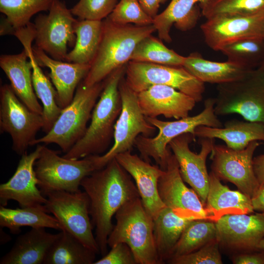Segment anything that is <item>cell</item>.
<instances>
[{
  "label": "cell",
  "mask_w": 264,
  "mask_h": 264,
  "mask_svg": "<svg viewBox=\"0 0 264 264\" xmlns=\"http://www.w3.org/2000/svg\"><path fill=\"white\" fill-rule=\"evenodd\" d=\"M235 264H264V253L242 254L233 259Z\"/></svg>",
  "instance_id": "43"
},
{
  "label": "cell",
  "mask_w": 264,
  "mask_h": 264,
  "mask_svg": "<svg viewBox=\"0 0 264 264\" xmlns=\"http://www.w3.org/2000/svg\"><path fill=\"white\" fill-rule=\"evenodd\" d=\"M42 148V145L37 144L34 151L23 154L14 175L6 182L0 185V205L6 206L9 200H14L21 207H39L45 210L47 199L39 189L34 169Z\"/></svg>",
  "instance_id": "18"
},
{
  "label": "cell",
  "mask_w": 264,
  "mask_h": 264,
  "mask_svg": "<svg viewBox=\"0 0 264 264\" xmlns=\"http://www.w3.org/2000/svg\"><path fill=\"white\" fill-rule=\"evenodd\" d=\"M54 0H0V12L6 18L0 25V34H12L29 25L32 17L48 11Z\"/></svg>",
  "instance_id": "31"
},
{
  "label": "cell",
  "mask_w": 264,
  "mask_h": 264,
  "mask_svg": "<svg viewBox=\"0 0 264 264\" xmlns=\"http://www.w3.org/2000/svg\"><path fill=\"white\" fill-rule=\"evenodd\" d=\"M251 201L254 210L264 212V183L260 185L251 198Z\"/></svg>",
  "instance_id": "46"
},
{
  "label": "cell",
  "mask_w": 264,
  "mask_h": 264,
  "mask_svg": "<svg viewBox=\"0 0 264 264\" xmlns=\"http://www.w3.org/2000/svg\"><path fill=\"white\" fill-rule=\"evenodd\" d=\"M258 68L263 72L264 74V60L261 63Z\"/></svg>",
  "instance_id": "49"
},
{
  "label": "cell",
  "mask_w": 264,
  "mask_h": 264,
  "mask_svg": "<svg viewBox=\"0 0 264 264\" xmlns=\"http://www.w3.org/2000/svg\"><path fill=\"white\" fill-rule=\"evenodd\" d=\"M93 264H137V262L130 247L120 242L111 247L108 253Z\"/></svg>",
  "instance_id": "42"
},
{
  "label": "cell",
  "mask_w": 264,
  "mask_h": 264,
  "mask_svg": "<svg viewBox=\"0 0 264 264\" xmlns=\"http://www.w3.org/2000/svg\"><path fill=\"white\" fill-rule=\"evenodd\" d=\"M182 66L201 82L218 85L239 80L253 69L228 60H207L197 53L185 57Z\"/></svg>",
  "instance_id": "29"
},
{
  "label": "cell",
  "mask_w": 264,
  "mask_h": 264,
  "mask_svg": "<svg viewBox=\"0 0 264 264\" xmlns=\"http://www.w3.org/2000/svg\"><path fill=\"white\" fill-rule=\"evenodd\" d=\"M220 51L228 61L254 69L264 60V38L237 40L225 45Z\"/></svg>",
  "instance_id": "37"
},
{
  "label": "cell",
  "mask_w": 264,
  "mask_h": 264,
  "mask_svg": "<svg viewBox=\"0 0 264 264\" xmlns=\"http://www.w3.org/2000/svg\"><path fill=\"white\" fill-rule=\"evenodd\" d=\"M52 245L44 264H93L96 252L66 230Z\"/></svg>",
  "instance_id": "34"
},
{
  "label": "cell",
  "mask_w": 264,
  "mask_h": 264,
  "mask_svg": "<svg viewBox=\"0 0 264 264\" xmlns=\"http://www.w3.org/2000/svg\"><path fill=\"white\" fill-rule=\"evenodd\" d=\"M47 199L44 205L48 213L52 214L62 227L78 239L86 246L99 254V249L92 233L89 218V199L87 193L54 191L43 194Z\"/></svg>",
  "instance_id": "10"
},
{
  "label": "cell",
  "mask_w": 264,
  "mask_h": 264,
  "mask_svg": "<svg viewBox=\"0 0 264 264\" xmlns=\"http://www.w3.org/2000/svg\"><path fill=\"white\" fill-rule=\"evenodd\" d=\"M217 90V116L237 113L248 121L264 125V74L259 68L239 80L218 85Z\"/></svg>",
  "instance_id": "8"
},
{
  "label": "cell",
  "mask_w": 264,
  "mask_h": 264,
  "mask_svg": "<svg viewBox=\"0 0 264 264\" xmlns=\"http://www.w3.org/2000/svg\"><path fill=\"white\" fill-rule=\"evenodd\" d=\"M137 96L139 107L146 117L184 118L197 103L190 96L165 85L152 86L137 93Z\"/></svg>",
  "instance_id": "21"
},
{
  "label": "cell",
  "mask_w": 264,
  "mask_h": 264,
  "mask_svg": "<svg viewBox=\"0 0 264 264\" xmlns=\"http://www.w3.org/2000/svg\"><path fill=\"white\" fill-rule=\"evenodd\" d=\"M44 208L21 207L11 209L0 206V226L7 228L14 234L21 232V227L49 228L62 231L57 219Z\"/></svg>",
  "instance_id": "32"
},
{
  "label": "cell",
  "mask_w": 264,
  "mask_h": 264,
  "mask_svg": "<svg viewBox=\"0 0 264 264\" xmlns=\"http://www.w3.org/2000/svg\"><path fill=\"white\" fill-rule=\"evenodd\" d=\"M253 165L256 176L262 185L264 183V153L253 158Z\"/></svg>",
  "instance_id": "45"
},
{
  "label": "cell",
  "mask_w": 264,
  "mask_h": 264,
  "mask_svg": "<svg viewBox=\"0 0 264 264\" xmlns=\"http://www.w3.org/2000/svg\"><path fill=\"white\" fill-rule=\"evenodd\" d=\"M195 140L194 135L185 133L173 139L168 146L177 161L183 180L194 190L205 206L209 187L206 159L215 141L214 139L200 138L201 149L196 154L189 148V144Z\"/></svg>",
  "instance_id": "16"
},
{
  "label": "cell",
  "mask_w": 264,
  "mask_h": 264,
  "mask_svg": "<svg viewBox=\"0 0 264 264\" xmlns=\"http://www.w3.org/2000/svg\"><path fill=\"white\" fill-rule=\"evenodd\" d=\"M59 152L42 145L34 169L38 186L43 194L54 191H79L81 181L103 167L99 155H90L79 159L60 156Z\"/></svg>",
  "instance_id": "7"
},
{
  "label": "cell",
  "mask_w": 264,
  "mask_h": 264,
  "mask_svg": "<svg viewBox=\"0 0 264 264\" xmlns=\"http://www.w3.org/2000/svg\"><path fill=\"white\" fill-rule=\"evenodd\" d=\"M155 31L153 24H119L108 18L104 19L99 46L83 83L91 86L99 83L115 69L126 65L137 44Z\"/></svg>",
  "instance_id": "3"
},
{
  "label": "cell",
  "mask_w": 264,
  "mask_h": 264,
  "mask_svg": "<svg viewBox=\"0 0 264 264\" xmlns=\"http://www.w3.org/2000/svg\"><path fill=\"white\" fill-rule=\"evenodd\" d=\"M259 146L257 141H253L245 148L236 150L215 144L211 153V172L251 198L260 186L253 165V154Z\"/></svg>",
  "instance_id": "14"
},
{
  "label": "cell",
  "mask_w": 264,
  "mask_h": 264,
  "mask_svg": "<svg viewBox=\"0 0 264 264\" xmlns=\"http://www.w3.org/2000/svg\"><path fill=\"white\" fill-rule=\"evenodd\" d=\"M118 0H79L70 9L81 20L102 21L112 12Z\"/></svg>",
  "instance_id": "40"
},
{
  "label": "cell",
  "mask_w": 264,
  "mask_h": 264,
  "mask_svg": "<svg viewBox=\"0 0 264 264\" xmlns=\"http://www.w3.org/2000/svg\"><path fill=\"white\" fill-rule=\"evenodd\" d=\"M0 236H3L4 238H0V242L1 243H6L8 241L11 240L10 236H8V234L5 233L2 230H1V228H0Z\"/></svg>",
  "instance_id": "47"
},
{
  "label": "cell",
  "mask_w": 264,
  "mask_h": 264,
  "mask_svg": "<svg viewBox=\"0 0 264 264\" xmlns=\"http://www.w3.org/2000/svg\"><path fill=\"white\" fill-rule=\"evenodd\" d=\"M217 239L206 243L190 253L172 258L167 263L172 264H221Z\"/></svg>",
  "instance_id": "41"
},
{
  "label": "cell",
  "mask_w": 264,
  "mask_h": 264,
  "mask_svg": "<svg viewBox=\"0 0 264 264\" xmlns=\"http://www.w3.org/2000/svg\"><path fill=\"white\" fill-rule=\"evenodd\" d=\"M17 37L23 45L32 66L33 86L36 96L40 99L43 106L44 126L43 130L47 133L62 110L57 102V91L40 68L33 54L32 43L35 39L34 32L24 31L19 34Z\"/></svg>",
  "instance_id": "23"
},
{
  "label": "cell",
  "mask_w": 264,
  "mask_h": 264,
  "mask_svg": "<svg viewBox=\"0 0 264 264\" xmlns=\"http://www.w3.org/2000/svg\"><path fill=\"white\" fill-rule=\"evenodd\" d=\"M105 80L91 86L82 81L71 102L62 112L45 135L36 139L33 145L54 143L67 153L85 134L87 123L104 87Z\"/></svg>",
  "instance_id": "6"
},
{
  "label": "cell",
  "mask_w": 264,
  "mask_h": 264,
  "mask_svg": "<svg viewBox=\"0 0 264 264\" xmlns=\"http://www.w3.org/2000/svg\"><path fill=\"white\" fill-rule=\"evenodd\" d=\"M207 45L220 51L231 42L247 38H264V13L252 16H216L200 26Z\"/></svg>",
  "instance_id": "17"
},
{
  "label": "cell",
  "mask_w": 264,
  "mask_h": 264,
  "mask_svg": "<svg viewBox=\"0 0 264 264\" xmlns=\"http://www.w3.org/2000/svg\"><path fill=\"white\" fill-rule=\"evenodd\" d=\"M216 239L217 228L215 222L205 220H193L184 228L169 260L193 252Z\"/></svg>",
  "instance_id": "35"
},
{
  "label": "cell",
  "mask_w": 264,
  "mask_h": 264,
  "mask_svg": "<svg viewBox=\"0 0 264 264\" xmlns=\"http://www.w3.org/2000/svg\"><path fill=\"white\" fill-rule=\"evenodd\" d=\"M74 29L75 44L73 48L68 52L65 61L90 65L101 42L103 20H77Z\"/></svg>",
  "instance_id": "33"
},
{
  "label": "cell",
  "mask_w": 264,
  "mask_h": 264,
  "mask_svg": "<svg viewBox=\"0 0 264 264\" xmlns=\"http://www.w3.org/2000/svg\"><path fill=\"white\" fill-rule=\"evenodd\" d=\"M204 105V109L199 113L175 121H166L157 117H146L158 132L154 137L139 135L136 138L134 146L139 151L140 157L148 162L153 159L161 169L164 170L171 152L168 145L173 139L185 133L195 135V130L199 126L222 127V124L215 113V98L206 99Z\"/></svg>",
  "instance_id": "5"
},
{
  "label": "cell",
  "mask_w": 264,
  "mask_h": 264,
  "mask_svg": "<svg viewBox=\"0 0 264 264\" xmlns=\"http://www.w3.org/2000/svg\"><path fill=\"white\" fill-rule=\"evenodd\" d=\"M0 102L1 132L10 135L13 150L22 155L29 146L33 145L36 134L43 128V115L30 110L8 84L0 87Z\"/></svg>",
  "instance_id": "12"
},
{
  "label": "cell",
  "mask_w": 264,
  "mask_h": 264,
  "mask_svg": "<svg viewBox=\"0 0 264 264\" xmlns=\"http://www.w3.org/2000/svg\"><path fill=\"white\" fill-rule=\"evenodd\" d=\"M259 248L261 250L264 251V239H263L260 242L259 244Z\"/></svg>",
  "instance_id": "48"
},
{
  "label": "cell",
  "mask_w": 264,
  "mask_h": 264,
  "mask_svg": "<svg viewBox=\"0 0 264 264\" xmlns=\"http://www.w3.org/2000/svg\"><path fill=\"white\" fill-rule=\"evenodd\" d=\"M35 59L40 66L50 69L49 77L57 91V102L61 109L72 101L76 88L88 74L90 65L70 63L54 59L35 45Z\"/></svg>",
  "instance_id": "22"
},
{
  "label": "cell",
  "mask_w": 264,
  "mask_h": 264,
  "mask_svg": "<svg viewBox=\"0 0 264 264\" xmlns=\"http://www.w3.org/2000/svg\"><path fill=\"white\" fill-rule=\"evenodd\" d=\"M185 57L167 47L161 40L152 35L143 39L135 46L130 61L159 65L182 66Z\"/></svg>",
  "instance_id": "36"
},
{
  "label": "cell",
  "mask_w": 264,
  "mask_h": 264,
  "mask_svg": "<svg viewBox=\"0 0 264 264\" xmlns=\"http://www.w3.org/2000/svg\"><path fill=\"white\" fill-rule=\"evenodd\" d=\"M114 158L135 181L145 209L154 220L166 207L158 191V180L163 170L131 151L119 154Z\"/></svg>",
  "instance_id": "20"
},
{
  "label": "cell",
  "mask_w": 264,
  "mask_h": 264,
  "mask_svg": "<svg viewBox=\"0 0 264 264\" xmlns=\"http://www.w3.org/2000/svg\"><path fill=\"white\" fill-rule=\"evenodd\" d=\"M0 66L20 100L32 111L43 115V107L33 90L32 66L25 50L16 54L1 55Z\"/></svg>",
  "instance_id": "25"
},
{
  "label": "cell",
  "mask_w": 264,
  "mask_h": 264,
  "mask_svg": "<svg viewBox=\"0 0 264 264\" xmlns=\"http://www.w3.org/2000/svg\"><path fill=\"white\" fill-rule=\"evenodd\" d=\"M61 234V231L52 234L44 228H31L17 238L10 250L1 258L0 264H42Z\"/></svg>",
  "instance_id": "24"
},
{
  "label": "cell",
  "mask_w": 264,
  "mask_h": 264,
  "mask_svg": "<svg viewBox=\"0 0 264 264\" xmlns=\"http://www.w3.org/2000/svg\"><path fill=\"white\" fill-rule=\"evenodd\" d=\"M125 79L137 93L154 85H165L190 96L197 103L202 100L205 91L204 83L183 66L130 61L126 64Z\"/></svg>",
  "instance_id": "9"
},
{
  "label": "cell",
  "mask_w": 264,
  "mask_h": 264,
  "mask_svg": "<svg viewBox=\"0 0 264 264\" xmlns=\"http://www.w3.org/2000/svg\"><path fill=\"white\" fill-rule=\"evenodd\" d=\"M205 208L209 220L214 222L226 215L250 214L254 210L250 197L239 190L229 189L212 172L209 174Z\"/></svg>",
  "instance_id": "26"
},
{
  "label": "cell",
  "mask_w": 264,
  "mask_h": 264,
  "mask_svg": "<svg viewBox=\"0 0 264 264\" xmlns=\"http://www.w3.org/2000/svg\"><path fill=\"white\" fill-rule=\"evenodd\" d=\"M215 222L219 244L235 251H260L264 239V212L225 215Z\"/></svg>",
  "instance_id": "19"
},
{
  "label": "cell",
  "mask_w": 264,
  "mask_h": 264,
  "mask_svg": "<svg viewBox=\"0 0 264 264\" xmlns=\"http://www.w3.org/2000/svg\"><path fill=\"white\" fill-rule=\"evenodd\" d=\"M108 18L119 24H153L154 19L143 9L138 0H120Z\"/></svg>",
  "instance_id": "39"
},
{
  "label": "cell",
  "mask_w": 264,
  "mask_h": 264,
  "mask_svg": "<svg viewBox=\"0 0 264 264\" xmlns=\"http://www.w3.org/2000/svg\"><path fill=\"white\" fill-rule=\"evenodd\" d=\"M195 135L199 138H218L228 147L241 150L253 141H264V125L234 119L226 122L221 128L199 126L195 129Z\"/></svg>",
  "instance_id": "27"
},
{
  "label": "cell",
  "mask_w": 264,
  "mask_h": 264,
  "mask_svg": "<svg viewBox=\"0 0 264 264\" xmlns=\"http://www.w3.org/2000/svg\"><path fill=\"white\" fill-rule=\"evenodd\" d=\"M48 11L47 14H39L35 20V46L54 59L65 61L68 46L75 44L77 20L60 0H54Z\"/></svg>",
  "instance_id": "13"
},
{
  "label": "cell",
  "mask_w": 264,
  "mask_h": 264,
  "mask_svg": "<svg viewBox=\"0 0 264 264\" xmlns=\"http://www.w3.org/2000/svg\"><path fill=\"white\" fill-rule=\"evenodd\" d=\"M158 191L165 206L177 216L192 220H209L205 206L198 195L184 183L177 161L172 151L158 180Z\"/></svg>",
  "instance_id": "15"
},
{
  "label": "cell",
  "mask_w": 264,
  "mask_h": 264,
  "mask_svg": "<svg viewBox=\"0 0 264 264\" xmlns=\"http://www.w3.org/2000/svg\"><path fill=\"white\" fill-rule=\"evenodd\" d=\"M119 91L122 109L114 127L113 144L107 152L99 156L104 167L117 154L131 151L139 135L150 137L156 130L143 113L138 104L137 93L128 86L125 76L119 83Z\"/></svg>",
  "instance_id": "11"
},
{
  "label": "cell",
  "mask_w": 264,
  "mask_h": 264,
  "mask_svg": "<svg viewBox=\"0 0 264 264\" xmlns=\"http://www.w3.org/2000/svg\"><path fill=\"white\" fill-rule=\"evenodd\" d=\"M126 65L118 67L105 79L103 89L84 136L63 156L79 159L105 152L113 137L114 127L122 109L119 85L125 76Z\"/></svg>",
  "instance_id": "2"
},
{
  "label": "cell",
  "mask_w": 264,
  "mask_h": 264,
  "mask_svg": "<svg viewBox=\"0 0 264 264\" xmlns=\"http://www.w3.org/2000/svg\"><path fill=\"white\" fill-rule=\"evenodd\" d=\"M199 6L206 19L219 16H252L264 13V0H210Z\"/></svg>",
  "instance_id": "38"
},
{
  "label": "cell",
  "mask_w": 264,
  "mask_h": 264,
  "mask_svg": "<svg viewBox=\"0 0 264 264\" xmlns=\"http://www.w3.org/2000/svg\"><path fill=\"white\" fill-rule=\"evenodd\" d=\"M89 199V214L95 228L100 253H107V240L113 225L112 217L125 203L140 197L130 174L115 158L85 177L80 183Z\"/></svg>",
  "instance_id": "1"
},
{
  "label": "cell",
  "mask_w": 264,
  "mask_h": 264,
  "mask_svg": "<svg viewBox=\"0 0 264 264\" xmlns=\"http://www.w3.org/2000/svg\"><path fill=\"white\" fill-rule=\"evenodd\" d=\"M144 11L153 19L158 14V9L160 4L167 0H138Z\"/></svg>",
  "instance_id": "44"
},
{
  "label": "cell",
  "mask_w": 264,
  "mask_h": 264,
  "mask_svg": "<svg viewBox=\"0 0 264 264\" xmlns=\"http://www.w3.org/2000/svg\"><path fill=\"white\" fill-rule=\"evenodd\" d=\"M210 0H172L167 7L154 19L153 24L159 38L167 43L172 42L170 35L174 24L177 29L187 31L196 24L200 15L198 4Z\"/></svg>",
  "instance_id": "28"
},
{
  "label": "cell",
  "mask_w": 264,
  "mask_h": 264,
  "mask_svg": "<svg viewBox=\"0 0 264 264\" xmlns=\"http://www.w3.org/2000/svg\"><path fill=\"white\" fill-rule=\"evenodd\" d=\"M116 224L108 237L110 247L123 242L133 253L137 264H161L154 237V219L140 197L128 201L115 214Z\"/></svg>",
  "instance_id": "4"
},
{
  "label": "cell",
  "mask_w": 264,
  "mask_h": 264,
  "mask_svg": "<svg viewBox=\"0 0 264 264\" xmlns=\"http://www.w3.org/2000/svg\"><path fill=\"white\" fill-rule=\"evenodd\" d=\"M192 220L177 216L167 207L154 220V240L161 264L169 260L182 232Z\"/></svg>",
  "instance_id": "30"
}]
</instances>
